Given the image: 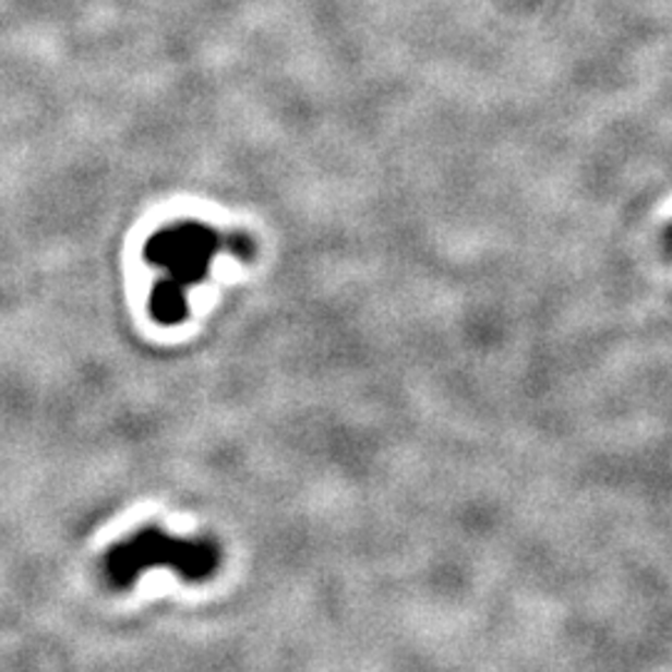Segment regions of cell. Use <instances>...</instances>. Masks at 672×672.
<instances>
[{"label": "cell", "mask_w": 672, "mask_h": 672, "mask_svg": "<svg viewBox=\"0 0 672 672\" xmlns=\"http://www.w3.org/2000/svg\"><path fill=\"white\" fill-rule=\"evenodd\" d=\"M219 551L209 541H184L160 528H143L128 541L112 545L103 559V578L112 588H130L145 571L165 565L184 580H205L215 573Z\"/></svg>", "instance_id": "2"}, {"label": "cell", "mask_w": 672, "mask_h": 672, "mask_svg": "<svg viewBox=\"0 0 672 672\" xmlns=\"http://www.w3.org/2000/svg\"><path fill=\"white\" fill-rule=\"evenodd\" d=\"M223 252L244 260L252 254V242L244 235H223L197 223L167 227L147 242L145 260L163 272L149 299L157 322L177 324L188 316V291L207 279L212 262Z\"/></svg>", "instance_id": "1"}]
</instances>
